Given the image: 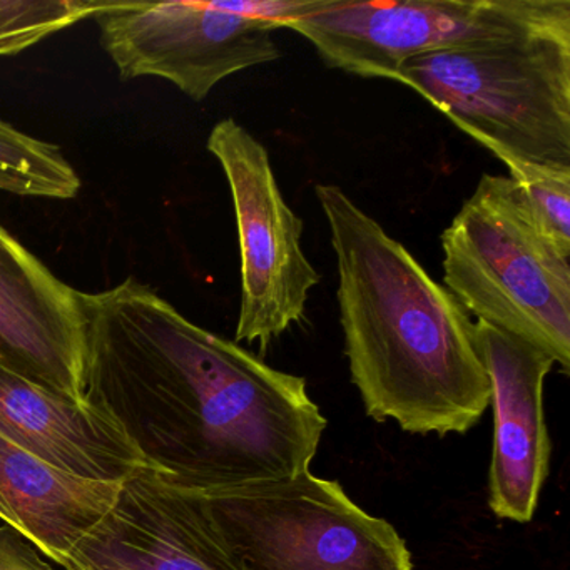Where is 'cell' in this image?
Masks as SVG:
<instances>
[{
    "mask_svg": "<svg viewBox=\"0 0 570 570\" xmlns=\"http://www.w3.org/2000/svg\"><path fill=\"white\" fill-rule=\"evenodd\" d=\"M66 570H246L202 493L149 465L126 476L109 512L72 547Z\"/></svg>",
    "mask_w": 570,
    "mask_h": 570,
    "instance_id": "obj_9",
    "label": "cell"
},
{
    "mask_svg": "<svg viewBox=\"0 0 570 570\" xmlns=\"http://www.w3.org/2000/svg\"><path fill=\"white\" fill-rule=\"evenodd\" d=\"M443 282L469 315L570 370V255L509 176L483 175L442 233Z\"/></svg>",
    "mask_w": 570,
    "mask_h": 570,
    "instance_id": "obj_4",
    "label": "cell"
},
{
    "mask_svg": "<svg viewBox=\"0 0 570 570\" xmlns=\"http://www.w3.org/2000/svg\"><path fill=\"white\" fill-rule=\"evenodd\" d=\"M419 92L503 165L570 171V0H540L512 28L406 61Z\"/></svg>",
    "mask_w": 570,
    "mask_h": 570,
    "instance_id": "obj_3",
    "label": "cell"
},
{
    "mask_svg": "<svg viewBox=\"0 0 570 570\" xmlns=\"http://www.w3.org/2000/svg\"><path fill=\"white\" fill-rule=\"evenodd\" d=\"M540 232L570 255V171L532 165H507Z\"/></svg>",
    "mask_w": 570,
    "mask_h": 570,
    "instance_id": "obj_16",
    "label": "cell"
},
{
    "mask_svg": "<svg viewBox=\"0 0 570 570\" xmlns=\"http://www.w3.org/2000/svg\"><path fill=\"white\" fill-rule=\"evenodd\" d=\"M539 0H309L286 29L333 69L392 76L416 56L499 35L529 18Z\"/></svg>",
    "mask_w": 570,
    "mask_h": 570,
    "instance_id": "obj_8",
    "label": "cell"
},
{
    "mask_svg": "<svg viewBox=\"0 0 570 570\" xmlns=\"http://www.w3.org/2000/svg\"><path fill=\"white\" fill-rule=\"evenodd\" d=\"M79 295L0 225V358L42 385L86 400Z\"/></svg>",
    "mask_w": 570,
    "mask_h": 570,
    "instance_id": "obj_11",
    "label": "cell"
},
{
    "mask_svg": "<svg viewBox=\"0 0 570 570\" xmlns=\"http://www.w3.org/2000/svg\"><path fill=\"white\" fill-rule=\"evenodd\" d=\"M208 151L228 179L242 255V306L236 343L265 350L305 318L318 275L302 248L303 222L286 205L268 149L235 119L209 132Z\"/></svg>",
    "mask_w": 570,
    "mask_h": 570,
    "instance_id": "obj_6",
    "label": "cell"
},
{
    "mask_svg": "<svg viewBox=\"0 0 570 570\" xmlns=\"http://www.w3.org/2000/svg\"><path fill=\"white\" fill-rule=\"evenodd\" d=\"M338 272L352 382L373 419L463 433L490 405L475 323L412 253L335 185H316Z\"/></svg>",
    "mask_w": 570,
    "mask_h": 570,
    "instance_id": "obj_2",
    "label": "cell"
},
{
    "mask_svg": "<svg viewBox=\"0 0 570 570\" xmlns=\"http://www.w3.org/2000/svg\"><path fill=\"white\" fill-rule=\"evenodd\" d=\"M79 189L81 178L59 146L32 138L0 119V191L71 199Z\"/></svg>",
    "mask_w": 570,
    "mask_h": 570,
    "instance_id": "obj_14",
    "label": "cell"
},
{
    "mask_svg": "<svg viewBox=\"0 0 570 570\" xmlns=\"http://www.w3.org/2000/svg\"><path fill=\"white\" fill-rule=\"evenodd\" d=\"M475 336L495 422L489 505L500 519L530 522L549 475L552 445L543 415V382L556 362L487 323H475Z\"/></svg>",
    "mask_w": 570,
    "mask_h": 570,
    "instance_id": "obj_10",
    "label": "cell"
},
{
    "mask_svg": "<svg viewBox=\"0 0 570 570\" xmlns=\"http://www.w3.org/2000/svg\"><path fill=\"white\" fill-rule=\"evenodd\" d=\"M105 2L0 0V58L18 56L45 39L95 18Z\"/></svg>",
    "mask_w": 570,
    "mask_h": 570,
    "instance_id": "obj_15",
    "label": "cell"
},
{
    "mask_svg": "<svg viewBox=\"0 0 570 570\" xmlns=\"http://www.w3.org/2000/svg\"><path fill=\"white\" fill-rule=\"evenodd\" d=\"M199 493L246 570H412L393 525L309 470Z\"/></svg>",
    "mask_w": 570,
    "mask_h": 570,
    "instance_id": "obj_5",
    "label": "cell"
},
{
    "mask_svg": "<svg viewBox=\"0 0 570 570\" xmlns=\"http://www.w3.org/2000/svg\"><path fill=\"white\" fill-rule=\"evenodd\" d=\"M119 487L65 472L0 435V520L58 566L109 512Z\"/></svg>",
    "mask_w": 570,
    "mask_h": 570,
    "instance_id": "obj_13",
    "label": "cell"
},
{
    "mask_svg": "<svg viewBox=\"0 0 570 570\" xmlns=\"http://www.w3.org/2000/svg\"><path fill=\"white\" fill-rule=\"evenodd\" d=\"M0 435L85 479L122 482L148 465L108 413L29 379L4 358H0Z\"/></svg>",
    "mask_w": 570,
    "mask_h": 570,
    "instance_id": "obj_12",
    "label": "cell"
},
{
    "mask_svg": "<svg viewBox=\"0 0 570 570\" xmlns=\"http://www.w3.org/2000/svg\"><path fill=\"white\" fill-rule=\"evenodd\" d=\"M79 298L86 400L151 469L196 492L309 470L326 419L305 379L202 328L136 278Z\"/></svg>",
    "mask_w": 570,
    "mask_h": 570,
    "instance_id": "obj_1",
    "label": "cell"
},
{
    "mask_svg": "<svg viewBox=\"0 0 570 570\" xmlns=\"http://www.w3.org/2000/svg\"><path fill=\"white\" fill-rule=\"evenodd\" d=\"M92 19L122 81L165 79L193 101L208 98L229 76L282 56L272 24L235 11L225 0H105Z\"/></svg>",
    "mask_w": 570,
    "mask_h": 570,
    "instance_id": "obj_7",
    "label": "cell"
},
{
    "mask_svg": "<svg viewBox=\"0 0 570 570\" xmlns=\"http://www.w3.org/2000/svg\"><path fill=\"white\" fill-rule=\"evenodd\" d=\"M0 570H56L42 559L39 550L24 535L0 525Z\"/></svg>",
    "mask_w": 570,
    "mask_h": 570,
    "instance_id": "obj_17",
    "label": "cell"
}]
</instances>
